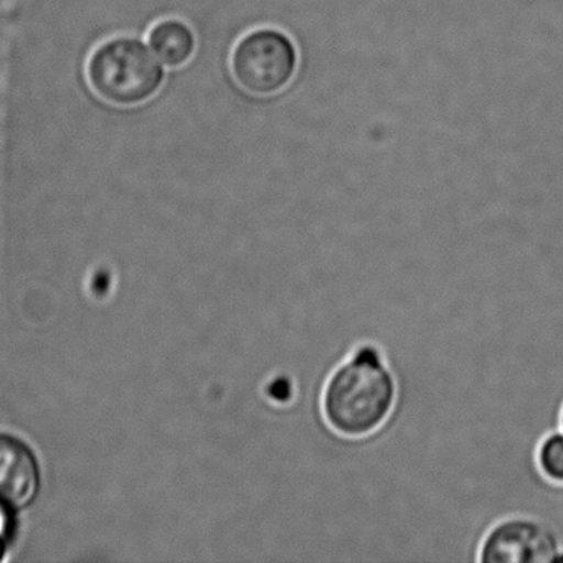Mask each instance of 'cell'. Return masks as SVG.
Wrapping results in <instances>:
<instances>
[{"label":"cell","mask_w":563,"mask_h":563,"mask_svg":"<svg viewBox=\"0 0 563 563\" xmlns=\"http://www.w3.org/2000/svg\"><path fill=\"white\" fill-rule=\"evenodd\" d=\"M87 78L100 100L113 107H137L157 95L166 71L140 38L114 37L91 52Z\"/></svg>","instance_id":"2"},{"label":"cell","mask_w":563,"mask_h":563,"mask_svg":"<svg viewBox=\"0 0 563 563\" xmlns=\"http://www.w3.org/2000/svg\"><path fill=\"white\" fill-rule=\"evenodd\" d=\"M560 428H562V431H563V408H562V413H560Z\"/></svg>","instance_id":"8"},{"label":"cell","mask_w":563,"mask_h":563,"mask_svg":"<svg viewBox=\"0 0 563 563\" xmlns=\"http://www.w3.org/2000/svg\"><path fill=\"white\" fill-rule=\"evenodd\" d=\"M38 467L22 441L0 434V506L22 507L37 493Z\"/></svg>","instance_id":"5"},{"label":"cell","mask_w":563,"mask_h":563,"mask_svg":"<svg viewBox=\"0 0 563 563\" xmlns=\"http://www.w3.org/2000/svg\"><path fill=\"white\" fill-rule=\"evenodd\" d=\"M398 378L380 345L365 341L329 374L321 395L328 427L347 440L380 430L394 413Z\"/></svg>","instance_id":"1"},{"label":"cell","mask_w":563,"mask_h":563,"mask_svg":"<svg viewBox=\"0 0 563 563\" xmlns=\"http://www.w3.org/2000/svg\"><path fill=\"white\" fill-rule=\"evenodd\" d=\"M295 45L282 32L255 31L236 44L232 71L236 84L253 95H273L283 90L295 75Z\"/></svg>","instance_id":"3"},{"label":"cell","mask_w":563,"mask_h":563,"mask_svg":"<svg viewBox=\"0 0 563 563\" xmlns=\"http://www.w3.org/2000/svg\"><path fill=\"white\" fill-rule=\"evenodd\" d=\"M562 550L549 522L530 514H510L486 530L476 563H555Z\"/></svg>","instance_id":"4"},{"label":"cell","mask_w":563,"mask_h":563,"mask_svg":"<svg viewBox=\"0 0 563 563\" xmlns=\"http://www.w3.org/2000/svg\"><path fill=\"white\" fill-rule=\"evenodd\" d=\"M147 45L161 64L179 68L196 54L197 38L190 25L180 19H163L147 34Z\"/></svg>","instance_id":"6"},{"label":"cell","mask_w":563,"mask_h":563,"mask_svg":"<svg viewBox=\"0 0 563 563\" xmlns=\"http://www.w3.org/2000/svg\"><path fill=\"white\" fill-rule=\"evenodd\" d=\"M540 474L555 486H563V433L550 431L540 440L536 453Z\"/></svg>","instance_id":"7"}]
</instances>
